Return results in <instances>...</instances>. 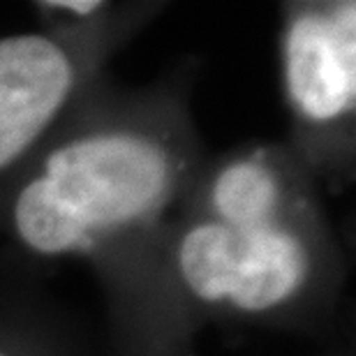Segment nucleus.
I'll return each mask as SVG.
<instances>
[{"instance_id": "obj_5", "label": "nucleus", "mask_w": 356, "mask_h": 356, "mask_svg": "<svg viewBox=\"0 0 356 356\" xmlns=\"http://www.w3.org/2000/svg\"><path fill=\"white\" fill-rule=\"evenodd\" d=\"M0 356H109L104 333L42 264L0 245Z\"/></svg>"}, {"instance_id": "obj_6", "label": "nucleus", "mask_w": 356, "mask_h": 356, "mask_svg": "<svg viewBox=\"0 0 356 356\" xmlns=\"http://www.w3.org/2000/svg\"><path fill=\"white\" fill-rule=\"evenodd\" d=\"M315 356H354V350H352V345H333L331 350H326L322 354H315Z\"/></svg>"}, {"instance_id": "obj_3", "label": "nucleus", "mask_w": 356, "mask_h": 356, "mask_svg": "<svg viewBox=\"0 0 356 356\" xmlns=\"http://www.w3.org/2000/svg\"><path fill=\"white\" fill-rule=\"evenodd\" d=\"M167 7L160 0H35L38 28L0 35V185Z\"/></svg>"}, {"instance_id": "obj_1", "label": "nucleus", "mask_w": 356, "mask_h": 356, "mask_svg": "<svg viewBox=\"0 0 356 356\" xmlns=\"http://www.w3.org/2000/svg\"><path fill=\"white\" fill-rule=\"evenodd\" d=\"M202 56L146 83L109 70L0 185V241L49 264H88L109 356H197L169 264V220L211 155L195 116Z\"/></svg>"}, {"instance_id": "obj_2", "label": "nucleus", "mask_w": 356, "mask_h": 356, "mask_svg": "<svg viewBox=\"0 0 356 356\" xmlns=\"http://www.w3.org/2000/svg\"><path fill=\"white\" fill-rule=\"evenodd\" d=\"M326 192L284 141L211 153L169 220L192 333L232 324L345 345L350 252Z\"/></svg>"}, {"instance_id": "obj_4", "label": "nucleus", "mask_w": 356, "mask_h": 356, "mask_svg": "<svg viewBox=\"0 0 356 356\" xmlns=\"http://www.w3.org/2000/svg\"><path fill=\"white\" fill-rule=\"evenodd\" d=\"M277 10L282 141L324 192H345L356 178V3L284 0Z\"/></svg>"}]
</instances>
